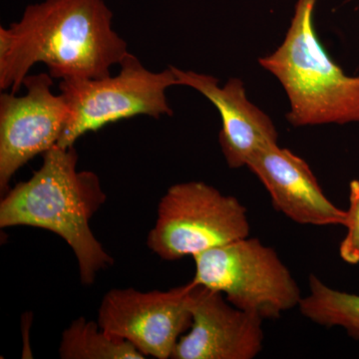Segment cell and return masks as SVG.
I'll return each mask as SVG.
<instances>
[{
    "label": "cell",
    "instance_id": "cell-9",
    "mask_svg": "<svg viewBox=\"0 0 359 359\" xmlns=\"http://www.w3.org/2000/svg\"><path fill=\"white\" fill-rule=\"evenodd\" d=\"M191 311L192 325L171 358L254 359L263 351V318L236 308L221 292L193 283Z\"/></svg>",
    "mask_w": 359,
    "mask_h": 359
},
{
    "label": "cell",
    "instance_id": "cell-5",
    "mask_svg": "<svg viewBox=\"0 0 359 359\" xmlns=\"http://www.w3.org/2000/svg\"><path fill=\"white\" fill-rule=\"evenodd\" d=\"M244 205L200 181L170 187L158 205L147 245L163 261L174 262L250 237Z\"/></svg>",
    "mask_w": 359,
    "mask_h": 359
},
{
    "label": "cell",
    "instance_id": "cell-6",
    "mask_svg": "<svg viewBox=\"0 0 359 359\" xmlns=\"http://www.w3.org/2000/svg\"><path fill=\"white\" fill-rule=\"evenodd\" d=\"M176 85V76L170 66L161 72H153L130 52L120 63V72L115 77L61 80L59 89L69 106L70 118L57 145L72 147L88 132L135 116L157 119L173 116L167 90Z\"/></svg>",
    "mask_w": 359,
    "mask_h": 359
},
{
    "label": "cell",
    "instance_id": "cell-10",
    "mask_svg": "<svg viewBox=\"0 0 359 359\" xmlns=\"http://www.w3.org/2000/svg\"><path fill=\"white\" fill-rule=\"evenodd\" d=\"M247 167L287 218L309 226H344L346 211L328 199L308 163L289 149L269 144L252 155Z\"/></svg>",
    "mask_w": 359,
    "mask_h": 359
},
{
    "label": "cell",
    "instance_id": "cell-11",
    "mask_svg": "<svg viewBox=\"0 0 359 359\" xmlns=\"http://www.w3.org/2000/svg\"><path fill=\"white\" fill-rule=\"evenodd\" d=\"M170 67L177 85L195 89L218 109L222 120L219 147L231 169L247 167L257 151L269 144L278 143L275 123L250 100L240 78H231L219 86V80L212 75Z\"/></svg>",
    "mask_w": 359,
    "mask_h": 359
},
{
    "label": "cell",
    "instance_id": "cell-14",
    "mask_svg": "<svg viewBox=\"0 0 359 359\" xmlns=\"http://www.w3.org/2000/svg\"><path fill=\"white\" fill-rule=\"evenodd\" d=\"M349 207L344 226L346 235L339 245V256L349 264H359V180L349 184Z\"/></svg>",
    "mask_w": 359,
    "mask_h": 359
},
{
    "label": "cell",
    "instance_id": "cell-3",
    "mask_svg": "<svg viewBox=\"0 0 359 359\" xmlns=\"http://www.w3.org/2000/svg\"><path fill=\"white\" fill-rule=\"evenodd\" d=\"M318 1H295L282 44L259 65L282 85L292 126L359 123V75L346 74L321 43L313 21Z\"/></svg>",
    "mask_w": 359,
    "mask_h": 359
},
{
    "label": "cell",
    "instance_id": "cell-13",
    "mask_svg": "<svg viewBox=\"0 0 359 359\" xmlns=\"http://www.w3.org/2000/svg\"><path fill=\"white\" fill-rule=\"evenodd\" d=\"M59 356L62 359H144L146 356L127 340L104 330L98 321L79 318L61 337Z\"/></svg>",
    "mask_w": 359,
    "mask_h": 359
},
{
    "label": "cell",
    "instance_id": "cell-12",
    "mask_svg": "<svg viewBox=\"0 0 359 359\" xmlns=\"http://www.w3.org/2000/svg\"><path fill=\"white\" fill-rule=\"evenodd\" d=\"M309 283V294L299 304L302 316L321 327L344 328L359 340V294L332 289L314 275Z\"/></svg>",
    "mask_w": 359,
    "mask_h": 359
},
{
    "label": "cell",
    "instance_id": "cell-4",
    "mask_svg": "<svg viewBox=\"0 0 359 359\" xmlns=\"http://www.w3.org/2000/svg\"><path fill=\"white\" fill-rule=\"evenodd\" d=\"M192 282L221 292L236 308L275 320L299 308L301 289L278 252L259 238H244L193 257Z\"/></svg>",
    "mask_w": 359,
    "mask_h": 359
},
{
    "label": "cell",
    "instance_id": "cell-2",
    "mask_svg": "<svg viewBox=\"0 0 359 359\" xmlns=\"http://www.w3.org/2000/svg\"><path fill=\"white\" fill-rule=\"evenodd\" d=\"M107 199L100 179L78 170L74 146H54L43 154L41 167L20 182L0 203V228L26 226L56 233L76 257L80 278L93 285L97 275L114 259L94 236L90 219Z\"/></svg>",
    "mask_w": 359,
    "mask_h": 359
},
{
    "label": "cell",
    "instance_id": "cell-1",
    "mask_svg": "<svg viewBox=\"0 0 359 359\" xmlns=\"http://www.w3.org/2000/svg\"><path fill=\"white\" fill-rule=\"evenodd\" d=\"M104 0H45L0 27V89L16 94L36 63L56 79L103 78L129 53Z\"/></svg>",
    "mask_w": 359,
    "mask_h": 359
},
{
    "label": "cell",
    "instance_id": "cell-15",
    "mask_svg": "<svg viewBox=\"0 0 359 359\" xmlns=\"http://www.w3.org/2000/svg\"><path fill=\"white\" fill-rule=\"evenodd\" d=\"M348 1H351V0H348Z\"/></svg>",
    "mask_w": 359,
    "mask_h": 359
},
{
    "label": "cell",
    "instance_id": "cell-8",
    "mask_svg": "<svg viewBox=\"0 0 359 359\" xmlns=\"http://www.w3.org/2000/svg\"><path fill=\"white\" fill-rule=\"evenodd\" d=\"M49 73L26 76V93L0 96V189L6 191L16 172L57 145L70 118L62 94L51 91Z\"/></svg>",
    "mask_w": 359,
    "mask_h": 359
},
{
    "label": "cell",
    "instance_id": "cell-7",
    "mask_svg": "<svg viewBox=\"0 0 359 359\" xmlns=\"http://www.w3.org/2000/svg\"><path fill=\"white\" fill-rule=\"evenodd\" d=\"M192 290L190 282L165 292L110 290L99 306V325L133 344L146 358H171L180 339L192 325Z\"/></svg>",
    "mask_w": 359,
    "mask_h": 359
}]
</instances>
